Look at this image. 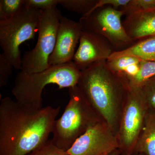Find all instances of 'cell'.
<instances>
[{
  "label": "cell",
  "instance_id": "cell-2",
  "mask_svg": "<svg viewBox=\"0 0 155 155\" xmlns=\"http://www.w3.org/2000/svg\"><path fill=\"white\" fill-rule=\"evenodd\" d=\"M77 86L117 136L130 90L125 75L112 71L107 61H100L81 70Z\"/></svg>",
  "mask_w": 155,
  "mask_h": 155
},
{
  "label": "cell",
  "instance_id": "cell-14",
  "mask_svg": "<svg viewBox=\"0 0 155 155\" xmlns=\"http://www.w3.org/2000/svg\"><path fill=\"white\" fill-rule=\"evenodd\" d=\"M139 153L155 155V112L149 108L133 155Z\"/></svg>",
  "mask_w": 155,
  "mask_h": 155
},
{
  "label": "cell",
  "instance_id": "cell-15",
  "mask_svg": "<svg viewBox=\"0 0 155 155\" xmlns=\"http://www.w3.org/2000/svg\"><path fill=\"white\" fill-rule=\"evenodd\" d=\"M97 0H60V5L64 8L84 16L95 5Z\"/></svg>",
  "mask_w": 155,
  "mask_h": 155
},
{
  "label": "cell",
  "instance_id": "cell-17",
  "mask_svg": "<svg viewBox=\"0 0 155 155\" xmlns=\"http://www.w3.org/2000/svg\"><path fill=\"white\" fill-rule=\"evenodd\" d=\"M23 0H1L0 21L11 19L24 8Z\"/></svg>",
  "mask_w": 155,
  "mask_h": 155
},
{
  "label": "cell",
  "instance_id": "cell-18",
  "mask_svg": "<svg viewBox=\"0 0 155 155\" xmlns=\"http://www.w3.org/2000/svg\"><path fill=\"white\" fill-rule=\"evenodd\" d=\"M141 60L133 56H122L119 58L108 60L107 65L114 72L123 74L127 67L133 64H139Z\"/></svg>",
  "mask_w": 155,
  "mask_h": 155
},
{
  "label": "cell",
  "instance_id": "cell-10",
  "mask_svg": "<svg viewBox=\"0 0 155 155\" xmlns=\"http://www.w3.org/2000/svg\"><path fill=\"white\" fill-rule=\"evenodd\" d=\"M114 51L104 37L82 30L72 62L81 71L97 62L107 61Z\"/></svg>",
  "mask_w": 155,
  "mask_h": 155
},
{
  "label": "cell",
  "instance_id": "cell-1",
  "mask_svg": "<svg viewBox=\"0 0 155 155\" xmlns=\"http://www.w3.org/2000/svg\"><path fill=\"white\" fill-rule=\"evenodd\" d=\"M61 107L34 110L10 97L0 103V155H26L48 140Z\"/></svg>",
  "mask_w": 155,
  "mask_h": 155
},
{
  "label": "cell",
  "instance_id": "cell-20",
  "mask_svg": "<svg viewBox=\"0 0 155 155\" xmlns=\"http://www.w3.org/2000/svg\"><path fill=\"white\" fill-rule=\"evenodd\" d=\"M138 87L148 108L155 112V75Z\"/></svg>",
  "mask_w": 155,
  "mask_h": 155
},
{
  "label": "cell",
  "instance_id": "cell-5",
  "mask_svg": "<svg viewBox=\"0 0 155 155\" xmlns=\"http://www.w3.org/2000/svg\"><path fill=\"white\" fill-rule=\"evenodd\" d=\"M43 11L24 7L17 15L0 21V46L14 69L22 70L20 45L34 39Z\"/></svg>",
  "mask_w": 155,
  "mask_h": 155
},
{
  "label": "cell",
  "instance_id": "cell-25",
  "mask_svg": "<svg viewBox=\"0 0 155 155\" xmlns=\"http://www.w3.org/2000/svg\"><path fill=\"white\" fill-rule=\"evenodd\" d=\"M121 153H122V152L121 150L119 149H117L107 155H120Z\"/></svg>",
  "mask_w": 155,
  "mask_h": 155
},
{
  "label": "cell",
  "instance_id": "cell-26",
  "mask_svg": "<svg viewBox=\"0 0 155 155\" xmlns=\"http://www.w3.org/2000/svg\"><path fill=\"white\" fill-rule=\"evenodd\" d=\"M134 155H145L144 154H142V153H139V154H136Z\"/></svg>",
  "mask_w": 155,
  "mask_h": 155
},
{
  "label": "cell",
  "instance_id": "cell-13",
  "mask_svg": "<svg viewBox=\"0 0 155 155\" xmlns=\"http://www.w3.org/2000/svg\"><path fill=\"white\" fill-rule=\"evenodd\" d=\"M125 56H133L141 61L155 62V35L137 41L122 51H114L108 60Z\"/></svg>",
  "mask_w": 155,
  "mask_h": 155
},
{
  "label": "cell",
  "instance_id": "cell-3",
  "mask_svg": "<svg viewBox=\"0 0 155 155\" xmlns=\"http://www.w3.org/2000/svg\"><path fill=\"white\" fill-rule=\"evenodd\" d=\"M81 72L72 61L50 66L48 69L35 73L20 71L15 78L11 93L20 104L37 110L43 108L42 93L46 86L55 84L60 89L76 86Z\"/></svg>",
  "mask_w": 155,
  "mask_h": 155
},
{
  "label": "cell",
  "instance_id": "cell-11",
  "mask_svg": "<svg viewBox=\"0 0 155 155\" xmlns=\"http://www.w3.org/2000/svg\"><path fill=\"white\" fill-rule=\"evenodd\" d=\"M82 31L80 22L61 15L54 49L49 61L50 66L72 62Z\"/></svg>",
  "mask_w": 155,
  "mask_h": 155
},
{
  "label": "cell",
  "instance_id": "cell-8",
  "mask_svg": "<svg viewBox=\"0 0 155 155\" xmlns=\"http://www.w3.org/2000/svg\"><path fill=\"white\" fill-rule=\"evenodd\" d=\"M148 110L139 87L130 85L117 134L119 149L122 153L133 155Z\"/></svg>",
  "mask_w": 155,
  "mask_h": 155
},
{
  "label": "cell",
  "instance_id": "cell-12",
  "mask_svg": "<svg viewBox=\"0 0 155 155\" xmlns=\"http://www.w3.org/2000/svg\"><path fill=\"white\" fill-rule=\"evenodd\" d=\"M122 24L134 41L154 35L155 9L126 15Z\"/></svg>",
  "mask_w": 155,
  "mask_h": 155
},
{
  "label": "cell",
  "instance_id": "cell-6",
  "mask_svg": "<svg viewBox=\"0 0 155 155\" xmlns=\"http://www.w3.org/2000/svg\"><path fill=\"white\" fill-rule=\"evenodd\" d=\"M61 15L57 7L43 11L39 25L37 42L34 48L26 51L22 57L21 71L35 73L50 67L49 61L54 49Z\"/></svg>",
  "mask_w": 155,
  "mask_h": 155
},
{
  "label": "cell",
  "instance_id": "cell-27",
  "mask_svg": "<svg viewBox=\"0 0 155 155\" xmlns=\"http://www.w3.org/2000/svg\"><path fill=\"white\" fill-rule=\"evenodd\" d=\"M128 155L126 154L122 153H121V155Z\"/></svg>",
  "mask_w": 155,
  "mask_h": 155
},
{
  "label": "cell",
  "instance_id": "cell-21",
  "mask_svg": "<svg viewBox=\"0 0 155 155\" xmlns=\"http://www.w3.org/2000/svg\"><path fill=\"white\" fill-rule=\"evenodd\" d=\"M26 155H69L67 151L61 149L48 140Z\"/></svg>",
  "mask_w": 155,
  "mask_h": 155
},
{
  "label": "cell",
  "instance_id": "cell-16",
  "mask_svg": "<svg viewBox=\"0 0 155 155\" xmlns=\"http://www.w3.org/2000/svg\"><path fill=\"white\" fill-rule=\"evenodd\" d=\"M155 75V62L141 61L138 73L127 80L130 86H139L150 78Z\"/></svg>",
  "mask_w": 155,
  "mask_h": 155
},
{
  "label": "cell",
  "instance_id": "cell-24",
  "mask_svg": "<svg viewBox=\"0 0 155 155\" xmlns=\"http://www.w3.org/2000/svg\"><path fill=\"white\" fill-rule=\"evenodd\" d=\"M129 2L130 0H97L95 5L89 13L98 8L104 6H111L115 8L119 9L121 7L126 5Z\"/></svg>",
  "mask_w": 155,
  "mask_h": 155
},
{
  "label": "cell",
  "instance_id": "cell-7",
  "mask_svg": "<svg viewBox=\"0 0 155 155\" xmlns=\"http://www.w3.org/2000/svg\"><path fill=\"white\" fill-rule=\"evenodd\" d=\"M125 15L111 6L98 8L79 19L82 30L97 34L110 42L115 51L127 48L136 41L126 32L121 21Z\"/></svg>",
  "mask_w": 155,
  "mask_h": 155
},
{
  "label": "cell",
  "instance_id": "cell-4",
  "mask_svg": "<svg viewBox=\"0 0 155 155\" xmlns=\"http://www.w3.org/2000/svg\"><path fill=\"white\" fill-rule=\"evenodd\" d=\"M69 100L61 117L53 126L52 142L67 151L89 129L103 119L76 86L69 88Z\"/></svg>",
  "mask_w": 155,
  "mask_h": 155
},
{
  "label": "cell",
  "instance_id": "cell-19",
  "mask_svg": "<svg viewBox=\"0 0 155 155\" xmlns=\"http://www.w3.org/2000/svg\"><path fill=\"white\" fill-rule=\"evenodd\" d=\"M155 9V0H130L126 5L119 10L124 12L125 15Z\"/></svg>",
  "mask_w": 155,
  "mask_h": 155
},
{
  "label": "cell",
  "instance_id": "cell-23",
  "mask_svg": "<svg viewBox=\"0 0 155 155\" xmlns=\"http://www.w3.org/2000/svg\"><path fill=\"white\" fill-rule=\"evenodd\" d=\"M23 2L26 8L43 11L57 7L60 0H23Z\"/></svg>",
  "mask_w": 155,
  "mask_h": 155
},
{
  "label": "cell",
  "instance_id": "cell-22",
  "mask_svg": "<svg viewBox=\"0 0 155 155\" xmlns=\"http://www.w3.org/2000/svg\"><path fill=\"white\" fill-rule=\"evenodd\" d=\"M14 69L3 53L0 54V87L6 86Z\"/></svg>",
  "mask_w": 155,
  "mask_h": 155
},
{
  "label": "cell",
  "instance_id": "cell-9",
  "mask_svg": "<svg viewBox=\"0 0 155 155\" xmlns=\"http://www.w3.org/2000/svg\"><path fill=\"white\" fill-rule=\"evenodd\" d=\"M119 148L117 136L102 120L81 136L67 152L69 155H107Z\"/></svg>",
  "mask_w": 155,
  "mask_h": 155
}]
</instances>
